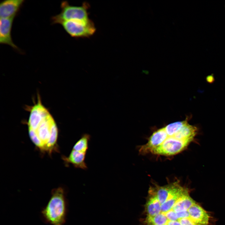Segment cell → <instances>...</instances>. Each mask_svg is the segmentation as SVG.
Returning <instances> with one entry per match:
<instances>
[{
    "mask_svg": "<svg viewBox=\"0 0 225 225\" xmlns=\"http://www.w3.org/2000/svg\"><path fill=\"white\" fill-rule=\"evenodd\" d=\"M90 5L85 2L80 6H74L68 1H62L61 4L60 13L52 16L51 18L52 24H61L62 22L72 20H87L89 18L88 11Z\"/></svg>",
    "mask_w": 225,
    "mask_h": 225,
    "instance_id": "5",
    "label": "cell"
},
{
    "mask_svg": "<svg viewBox=\"0 0 225 225\" xmlns=\"http://www.w3.org/2000/svg\"><path fill=\"white\" fill-rule=\"evenodd\" d=\"M189 211L192 219L195 222L202 225H208L210 216L197 202L190 208Z\"/></svg>",
    "mask_w": 225,
    "mask_h": 225,
    "instance_id": "9",
    "label": "cell"
},
{
    "mask_svg": "<svg viewBox=\"0 0 225 225\" xmlns=\"http://www.w3.org/2000/svg\"><path fill=\"white\" fill-rule=\"evenodd\" d=\"M61 24L68 34L76 39L89 38L96 31L95 24L90 18L65 21Z\"/></svg>",
    "mask_w": 225,
    "mask_h": 225,
    "instance_id": "6",
    "label": "cell"
},
{
    "mask_svg": "<svg viewBox=\"0 0 225 225\" xmlns=\"http://www.w3.org/2000/svg\"><path fill=\"white\" fill-rule=\"evenodd\" d=\"M15 18H1L0 21V43L11 47L18 52L22 53L20 49L13 43L11 37V30Z\"/></svg>",
    "mask_w": 225,
    "mask_h": 225,
    "instance_id": "7",
    "label": "cell"
},
{
    "mask_svg": "<svg viewBox=\"0 0 225 225\" xmlns=\"http://www.w3.org/2000/svg\"><path fill=\"white\" fill-rule=\"evenodd\" d=\"M198 131L188 120L170 123L154 132L148 142L141 146L139 152L166 156L176 155L188 147Z\"/></svg>",
    "mask_w": 225,
    "mask_h": 225,
    "instance_id": "2",
    "label": "cell"
},
{
    "mask_svg": "<svg viewBox=\"0 0 225 225\" xmlns=\"http://www.w3.org/2000/svg\"><path fill=\"white\" fill-rule=\"evenodd\" d=\"M86 154L72 149L68 157L64 156L62 158L67 164H71L75 168L86 170L88 168L85 162Z\"/></svg>",
    "mask_w": 225,
    "mask_h": 225,
    "instance_id": "10",
    "label": "cell"
},
{
    "mask_svg": "<svg viewBox=\"0 0 225 225\" xmlns=\"http://www.w3.org/2000/svg\"><path fill=\"white\" fill-rule=\"evenodd\" d=\"M24 0H6L0 3L1 18H15L22 7Z\"/></svg>",
    "mask_w": 225,
    "mask_h": 225,
    "instance_id": "8",
    "label": "cell"
},
{
    "mask_svg": "<svg viewBox=\"0 0 225 225\" xmlns=\"http://www.w3.org/2000/svg\"><path fill=\"white\" fill-rule=\"evenodd\" d=\"M90 135L87 133L83 134L74 145L72 149L86 153L88 148V143Z\"/></svg>",
    "mask_w": 225,
    "mask_h": 225,
    "instance_id": "11",
    "label": "cell"
},
{
    "mask_svg": "<svg viewBox=\"0 0 225 225\" xmlns=\"http://www.w3.org/2000/svg\"><path fill=\"white\" fill-rule=\"evenodd\" d=\"M207 78H207V80H208V81L209 82H211V81H212V80L211 79H212V78H213L212 76V75L209 76L207 77Z\"/></svg>",
    "mask_w": 225,
    "mask_h": 225,
    "instance_id": "12",
    "label": "cell"
},
{
    "mask_svg": "<svg viewBox=\"0 0 225 225\" xmlns=\"http://www.w3.org/2000/svg\"><path fill=\"white\" fill-rule=\"evenodd\" d=\"M28 108L30 115L28 125L30 138L36 146L46 151L51 137L58 134L56 123L49 111L42 104L39 95L37 102Z\"/></svg>",
    "mask_w": 225,
    "mask_h": 225,
    "instance_id": "3",
    "label": "cell"
},
{
    "mask_svg": "<svg viewBox=\"0 0 225 225\" xmlns=\"http://www.w3.org/2000/svg\"><path fill=\"white\" fill-rule=\"evenodd\" d=\"M196 202L188 189L178 181L154 184L148 189L142 225H196L189 211Z\"/></svg>",
    "mask_w": 225,
    "mask_h": 225,
    "instance_id": "1",
    "label": "cell"
},
{
    "mask_svg": "<svg viewBox=\"0 0 225 225\" xmlns=\"http://www.w3.org/2000/svg\"><path fill=\"white\" fill-rule=\"evenodd\" d=\"M66 212L64 189L61 187L53 189L47 204L41 211L43 219L52 225H63L65 222Z\"/></svg>",
    "mask_w": 225,
    "mask_h": 225,
    "instance_id": "4",
    "label": "cell"
}]
</instances>
